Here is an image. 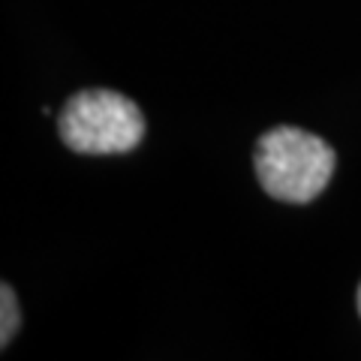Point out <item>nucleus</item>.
<instances>
[{"label":"nucleus","mask_w":361,"mask_h":361,"mask_svg":"<svg viewBox=\"0 0 361 361\" xmlns=\"http://www.w3.org/2000/svg\"><path fill=\"white\" fill-rule=\"evenodd\" d=\"M256 175L280 202H313L334 175V148L298 127H274L256 145Z\"/></svg>","instance_id":"obj_1"},{"label":"nucleus","mask_w":361,"mask_h":361,"mask_svg":"<svg viewBox=\"0 0 361 361\" xmlns=\"http://www.w3.org/2000/svg\"><path fill=\"white\" fill-rule=\"evenodd\" d=\"M61 139L75 154H127L145 135L139 106L118 90L94 87L61 109Z\"/></svg>","instance_id":"obj_2"},{"label":"nucleus","mask_w":361,"mask_h":361,"mask_svg":"<svg viewBox=\"0 0 361 361\" xmlns=\"http://www.w3.org/2000/svg\"><path fill=\"white\" fill-rule=\"evenodd\" d=\"M0 310H4V319H0V343H9L13 334L18 331V322H21V313H18V301H16V292L13 286H0Z\"/></svg>","instance_id":"obj_3"},{"label":"nucleus","mask_w":361,"mask_h":361,"mask_svg":"<svg viewBox=\"0 0 361 361\" xmlns=\"http://www.w3.org/2000/svg\"><path fill=\"white\" fill-rule=\"evenodd\" d=\"M358 313H361V286H358Z\"/></svg>","instance_id":"obj_4"}]
</instances>
